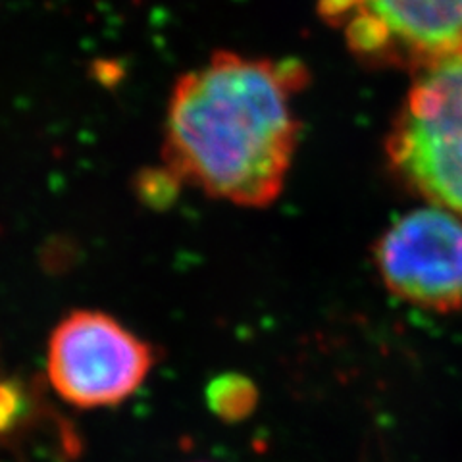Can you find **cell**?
Segmentation results:
<instances>
[{
    "label": "cell",
    "instance_id": "obj_1",
    "mask_svg": "<svg viewBox=\"0 0 462 462\" xmlns=\"http://www.w3.org/2000/svg\"><path fill=\"white\" fill-rule=\"evenodd\" d=\"M305 81L297 62L212 56L173 87L164 168L208 197L247 208L272 205L293 162L299 122L291 100Z\"/></svg>",
    "mask_w": 462,
    "mask_h": 462
},
{
    "label": "cell",
    "instance_id": "obj_4",
    "mask_svg": "<svg viewBox=\"0 0 462 462\" xmlns=\"http://www.w3.org/2000/svg\"><path fill=\"white\" fill-rule=\"evenodd\" d=\"M375 268L395 297L431 312L462 310V220L424 207L401 216L375 243Z\"/></svg>",
    "mask_w": 462,
    "mask_h": 462
},
{
    "label": "cell",
    "instance_id": "obj_2",
    "mask_svg": "<svg viewBox=\"0 0 462 462\" xmlns=\"http://www.w3.org/2000/svg\"><path fill=\"white\" fill-rule=\"evenodd\" d=\"M420 69L389 134V162L433 207L462 216V51Z\"/></svg>",
    "mask_w": 462,
    "mask_h": 462
},
{
    "label": "cell",
    "instance_id": "obj_3",
    "mask_svg": "<svg viewBox=\"0 0 462 462\" xmlns=\"http://www.w3.org/2000/svg\"><path fill=\"white\" fill-rule=\"evenodd\" d=\"M152 363L149 343L98 310L68 314L52 329L47 349L52 389L78 409L124 402L147 380Z\"/></svg>",
    "mask_w": 462,
    "mask_h": 462
},
{
    "label": "cell",
    "instance_id": "obj_6",
    "mask_svg": "<svg viewBox=\"0 0 462 462\" xmlns=\"http://www.w3.org/2000/svg\"><path fill=\"white\" fill-rule=\"evenodd\" d=\"M212 412L227 422L247 418L256 404V387L241 374H224L212 380L207 392Z\"/></svg>",
    "mask_w": 462,
    "mask_h": 462
},
{
    "label": "cell",
    "instance_id": "obj_5",
    "mask_svg": "<svg viewBox=\"0 0 462 462\" xmlns=\"http://www.w3.org/2000/svg\"><path fill=\"white\" fill-rule=\"evenodd\" d=\"M351 47L420 68L462 51V0H322Z\"/></svg>",
    "mask_w": 462,
    "mask_h": 462
},
{
    "label": "cell",
    "instance_id": "obj_7",
    "mask_svg": "<svg viewBox=\"0 0 462 462\" xmlns=\"http://www.w3.org/2000/svg\"><path fill=\"white\" fill-rule=\"evenodd\" d=\"M18 412V392L12 385H0V431L6 430Z\"/></svg>",
    "mask_w": 462,
    "mask_h": 462
}]
</instances>
